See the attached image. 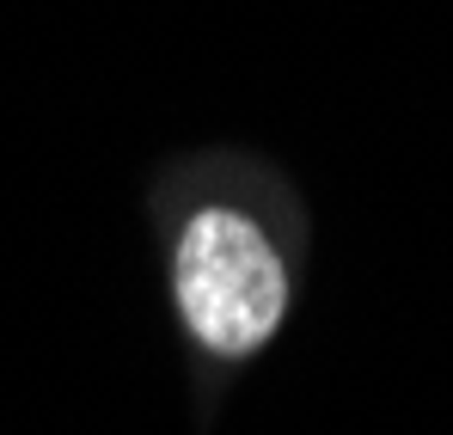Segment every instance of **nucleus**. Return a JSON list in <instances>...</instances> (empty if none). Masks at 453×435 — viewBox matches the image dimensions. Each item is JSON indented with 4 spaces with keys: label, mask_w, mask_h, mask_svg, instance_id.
Returning a JSON list of instances; mask_svg holds the SVG:
<instances>
[{
    "label": "nucleus",
    "mask_w": 453,
    "mask_h": 435,
    "mask_svg": "<svg viewBox=\"0 0 453 435\" xmlns=\"http://www.w3.org/2000/svg\"><path fill=\"white\" fill-rule=\"evenodd\" d=\"M172 289L184 307V325L221 356L257 350L282 325V307H288L282 258L251 221L226 209H209L184 227L172 258Z\"/></svg>",
    "instance_id": "f257e3e1"
}]
</instances>
